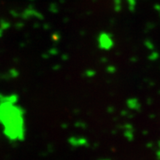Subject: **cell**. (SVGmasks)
Returning <instances> with one entry per match:
<instances>
[{"label": "cell", "instance_id": "1", "mask_svg": "<svg viewBox=\"0 0 160 160\" xmlns=\"http://www.w3.org/2000/svg\"><path fill=\"white\" fill-rule=\"evenodd\" d=\"M0 121L7 130L9 136L16 138L22 131V115L16 106L6 103L0 107Z\"/></svg>", "mask_w": 160, "mask_h": 160}]
</instances>
